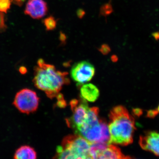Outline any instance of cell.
<instances>
[{
	"instance_id": "cell-1",
	"label": "cell",
	"mask_w": 159,
	"mask_h": 159,
	"mask_svg": "<svg viewBox=\"0 0 159 159\" xmlns=\"http://www.w3.org/2000/svg\"><path fill=\"white\" fill-rule=\"evenodd\" d=\"M67 76L66 72L57 70L54 65L40 58L34 68L33 82L35 87L52 99L58 96L64 85L70 83Z\"/></svg>"
},
{
	"instance_id": "cell-2",
	"label": "cell",
	"mask_w": 159,
	"mask_h": 159,
	"mask_svg": "<svg viewBox=\"0 0 159 159\" xmlns=\"http://www.w3.org/2000/svg\"><path fill=\"white\" fill-rule=\"evenodd\" d=\"M109 117V144L127 145L132 143L135 121L126 108L122 106L115 107L111 110Z\"/></svg>"
},
{
	"instance_id": "cell-3",
	"label": "cell",
	"mask_w": 159,
	"mask_h": 159,
	"mask_svg": "<svg viewBox=\"0 0 159 159\" xmlns=\"http://www.w3.org/2000/svg\"><path fill=\"white\" fill-rule=\"evenodd\" d=\"M91 144L79 135L67 136L57 147L54 159H86Z\"/></svg>"
},
{
	"instance_id": "cell-4",
	"label": "cell",
	"mask_w": 159,
	"mask_h": 159,
	"mask_svg": "<svg viewBox=\"0 0 159 159\" xmlns=\"http://www.w3.org/2000/svg\"><path fill=\"white\" fill-rule=\"evenodd\" d=\"M39 98L34 91L25 88L16 94L13 105L22 113L27 115L35 112L38 108Z\"/></svg>"
},
{
	"instance_id": "cell-5",
	"label": "cell",
	"mask_w": 159,
	"mask_h": 159,
	"mask_svg": "<svg viewBox=\"0 0 159 159\" xmlns=\"http://www.w3.org/2000/svg\"><path fill=\"white\" fill-rule=\"evenodd\" d=\"M77 134L83 137L91 143H108L110 134L108 126L105 120L100 119L99 122L83 129Z\"/></svg>"
},
{
	"instance_id": "cell-6",
	"label": "cell",
	"mask_w": 159,
	"mask_h": 159,
	"mask_svg": "<svg viewBox=\"0 0 159 159\" xmlns=\"http://www.w3.org/2000/svg\"><path fill=\"white\" fill-rule=\"evenodd\" d=\"M70 106L73 115L66 121L68 126L75 132L85 122L89 108L86 101L82 98L71 100Z\"/></svg>"
},
{
	"instance_id": "cell-7",
	"label": "cell",
	"mask_w": 159,
	"mask_h": 159,
	"mask_svg": "<svg viewBox=\"0 0 159 159\" xmlns=\"http://www.w3.org/2000/svg\"><path fill=\"white\" fill-rule=\"evenodd\" d=\"M103 143L96 145L91 148L90 156L93 159H129L115 145Z\"/></svg>"
},
{
	"instance_id": "cell-8",
	"label": "cell",
	"mask_w": 159,
	"mask_h": 159,
	"mask_svg": "<svg viewBox=\"0 0 159 159\" xmlns=\"http://www.w3.org/2000/svg\"><path fill=\"white\" fill-rule=\"evenodd\" d=\"M95 73L94 66L87 61H80L74 64L71 70V76L74 81L81 84L89 81Z\"/></svg>"
},
{
	"instance_id": "cell-9",
	"label": "cell",
	"mask_w": 159,
	"mask_h": 159,
	"mask_svg": "<svg viewBox=\"0 0 159 159\" xmlns=\"http://www.w3.org/2000/svg\"><path fill=\"white\" fill-rule=\"evenodd\" d=\"M48 12V5L44 0H29L25 9V14L34 19L43 17Z\"/></svg>"
},
{
	"instance_id": "cell-10",
	"label": "cell",
	"mask_w": 159,
	"mask_h": 159,
	"mask_svg": "<svg viewBox=\"0 0 159 159\" xmlns=\"http://www.w3.org/2000/svg\"><path fill=\"white\" fill-rule=\"evenodd\" d=\"M139 144L143 149L159 156V133L148 131L140 137Z\"/></svg>"
},
{
	"instance_id": "cell-11",
	"label": "cell",
	"mask_w": 159,
	"mask_h": 159,
	"mask_svg": "<svg viewBox=\"0 0 159 159\" xmlns=\"http://www.w3.org/2000/svg\"><path fill=\"white\" fill-rule=\"evenodd\" d=\"M80 95L81 98L86 101L94 102L99 97V90L92 84H84L80 88Z\"/></svg>"
},
{
	"instance_id": "cell-12",
	"label": "cell",
	"mask_w": 159,
	"mask_h": 159,
	"mask_svg": "<svg viewBox=\"0 0 159 159\" xmlns=\"http://www.w3.org/2000/svg\"><path fill=\"white\" fill-rule=\"evenodd\" d=\"M14 159H36L34 149L29 145H23L18 148L14 154Z\"/></svg>"
},
{
	"instance_id": "cell-13",
	"label": "cell",
	"mask_w": 159,
	"mask_h": 159,
	"mask_svg": "<svg viewBox=\"0 0 159 159\" xmlns=\"http://www.w3.org/2000/svg\"><path fill=\"white\" fill-rule=\"evenodd\" d=\"M43 23L47 31L54 30L57 27V20L52 16H50L45 18L43 20Z\"/></svg>"
},
{
	"instance_id": "cell-14",
	"label": "cell",
	"mask_w": 159,
	"mask_h": 159,
	"mask_svg": "<svg viewBox=\"0 0 159 159\" xmlns=\"http://www.w3.org/2000/svg\"><path fill=\"white\" fill-rule=\"evenodd\" d=\"M113 11L112 6L111 3H108L104 4L101 7L100 9V14L102 16H107L111 14Z\"/></svg>"
},
{
	"instance_id": "cell-15",
	"label": "cell",
	"mask_w": 159,
	"mask_h": 159,
	"mask_svg": "<svg viewBox=\"0 0 159 159\" xmlns=\"http://www.w3.org/2000/svg\"><path fill=\"white\" fill-rule=\"evenodd\" d=\"M11 0H0V11L7 13L11 8Z\"/></svg>"
},
{
	"instance_id": "cell-16",
	"label": "cell",
	"mask_w": 159,
	"mask_h": 159,
	"mask_svg": "<svg viewBox=\"0 0 159 159\" xmlns=\"http://www.w3.org/2000/svg\"><path fill=\"white\" fill-rule=\"evenodd\" d=\"M7 29L5 14L3 12L0 11V33L5 32Z\"/></svg>"
},
{
	"instance_id": "cell-17",
	"label": "cell",
	"mask_w": 159,
	"mask_h": 159,
	"mask_svg": "<svg viewBox=\"0 0 159 159\" xmlns=\"http://www.w3.org/2000/svg\"><path fill=\"white\" fill-rule=\"evenodd\" d=\"M99 51L102 54L104 55H106L110 52L111 49L108 45L103 44L99 49Z\"/></svg>"
},
{
	"instance_id": "cell-18",
	"label": "cell",
	"mask_w": 159,
	"mask_h": 159,
	"mask_svg": "<svg viewBox=\"0 0 159 159\" xmlns=\"http://www.w3.org/2000/svg\"><path fill=\"white\" fill-rule=\"evenodd\" d=\"M57 104L58 106L60 107H64L66 106V103L64 99L63 96L61 94H59L57 96Z\"/></svg>"
},
{
	"instance_id": "cell-19",
	"label": "cell",
	"mask_w": 159,
	"mask_h": 159,
	"mask_svg": "<svg viewBox=\"0 0 159 159\" xmlns=\"http://www.w3.org/2000/svg\"><path fill=\"white\" fill-rule=\"evenodd\" d=\"M77 17L79 19H82L84 17L85 15V11L84 9H79L77 11Z\"/></svg>"
},
{
	"instance_id": "cell-20",
	"label": "cell",
	"mask_w": 159,
	"mask_h": 159,
	"mask_svg": "<svg viewBox=\"0 0 159 159\" xmlns=\"http://www.w3.org/2000/svg\"><path fill=\"white\" fill-rule=\"evenodd\" d=\"M59 39L60 41L61 42L64 43H66V40L67 39V37L66 34L62 32V31H60V32Z\"/></svg>"
},
{
	"instance_id": "cell-21",
	"label": "cell",
	"mask_w": 159,
	"mask_h": 159,
	"mask_svg": "<svg viewBox=\"0 0 159 159\" xmlns=\"http://www.w3.org/2000/svg\"><path fill=\"white\" fill-rule=\"evenodd\" d=\"M11 2H12V3H14L15 5L21 7L24 5L25 2V0H11Z\"/></svg>"
},
{
	"instance_id": "cell-22",
	"label": "cell",
	"mask_w": 159,
	"mask_h": 159,
	"mask_svg": "<svg viewBox=\"0 0 159 159\" xmlns=\"http://www.w3.org/2000/svg\"><path fill=\"white\" fill-rule=\"evenodd\" d=\"M20 71L21 74H25L27 70H25V68L21 67L20 69Z\"/></svg>"
},
{
	"instance_id": "cell-23",
	"label": "cell",
	"mask_w": 159,
	"mask_h": 159,
	"mask_svg": "<svg viewBox=\"0 0 159 159\" xmlns=\"http://www.w3.org/2000/svg\"><path fill=\"white\" fill-rule=\"evenodd\" d=\"M86 159H93V158H92L90 156H89Z\"/></svg>"
},
{
	"instance_id": "cell-24",
	"label": "cell",
	"mask_w": 159,
	"mask_h": 159,
	"mask_svg": "<svg viewBox=\"0 0 159 159\" xmlns=\"http://www.w3.org/2000/svg\"><path fill=\"white\" fill-rule=\"evenodd\" d=\"M157 111L159 113V106L157 108Z\"/></svg>"
},
{
	"instance_id": "cell-25",
	"label": "cell",
	"mask_w": 159,
	"mask_h": 159,
	"mask_svg": "<svg viewBox=\"0 0 159 159\" xmlns=\"http://www.w3.org/2000/svg\"><path fill=\"white\" fill-rule=\"evenodd\" d=\"M129 159H130V158H129Z\"/></svg>"
}]
</instances>
